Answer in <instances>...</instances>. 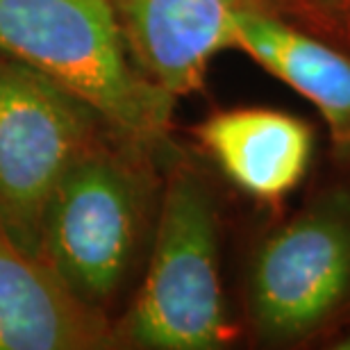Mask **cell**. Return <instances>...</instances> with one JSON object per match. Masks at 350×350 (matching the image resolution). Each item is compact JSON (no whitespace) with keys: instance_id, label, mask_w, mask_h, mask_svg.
<instances>
[{"instance_id":"cell-1","label":"cell","mask_w":350,"mask_h":350,"mask_svg":"<svg viewBox=\"0 0 350 350\" xmlns=\"http://www.w3.org/2000/svg\"><path fill=\"white\" fill-rule=\"evenodd\" d=\"M0 55L89 105L116 135L169 146L178 100L139 71L111 0H0Z\"/></svg>"},{"instance_id":"cell-2","label":"cell","mask_w":350,"mask_h":350,"mask_svg":"<svg viewBox=\"0 0 350 350\" xmlns=\"http://www.w3.org/2000/svg\"><path fill=\"white\" fill-rule=\"evenodd\" d=\"M114 334L146 350H219L237 337L221 278L219 200L182 157L159 193L144 282Z\"/></svg>"},{"instance_id":"cell-3","label":"cell","mask_w":350,"mask_h":350,"mask_svg":"<svg viewBox=\"0 0 350 350\" xmlns=\"http://www.w3.org/2000/svg\"><path fill=\"white\" fill-rule=\"evenodd\" d=\"M152 152L159 150L107 130L68 169L44 212L39 257L100 310L135 269L155 214Z\"/></svg>"},{"instance_id":"cell-4","label":"cell","mask_w":350,"mask_h":350,"mask_svg":"<svg viewBox=\"0 0 350 350\" xmlns=\"http://www.w3.org/2000/svg\"><path fill=\"white\" fill-rule=\"evenodd\" d=\"M339 169L250 257L246 314L269 346H330L350 325V169Z\"/></svg>"},{"instance_id":"cell-5","label":"cell","mask_w":350,"mask_h":350,"mask_svg":"<svg viewBox=\"0 0 350 350\" xmlns=\"http://www.w3.org/2000/svg\"><path fill=\"white\" fill-rule=\"evenodd\" d=\"M107 130L89 105L0 55V232L39 255L41 221L55 189Z\"/></svg>"},{"instance_id":"cell-6","label":"cell","mask_w":350,"mask_h":350,"mask_svg":"<svg viewBox=\"0 0 350 350\" xmlns=\"http://www.w3.org/2000/svg\"><path fill=\"white\" fill-rule=\"evenodd\" d=\"M255 3L262 0H111L139 71L175 100L205 87L212 59L234 48L237 14Z\"/></svg>"},{"instance_id":"cell-7","label":"cell","mask_w":350,"mask_h":350,"mask_svg":"<svg viewBox=\"0 0 350 350\" xmlns=\"http://www.w3.org/2000/svg\"><path fill=\"white\" fill-rule=\"evenodd\" d=\"M234 51L317 107L334 164L350 169V51L307 30L269 0L237 14Z\"/></svg>"},{"instance_id":"cell-8","label":"cell","mask_w":350,"mask_h":350,"mask_svg":"<svg viewBox=\"0 0 350 350\" xmlns=\"http://www.w3.org/2000/svg\"><path fill=\"white\" fill-rule=\"evenodd\" d=\"M114 341L105 310L0 232V350H94Z\"/></svg>"},{"instance_id":"cell-9","label":"cell","mask_w":350,"mask_h":350,"mask_svg":"<svg viewBox=\"0 0 350 350\" xmlns=\"http://www.w3.org/2000/svg\"><path fill=\"white\" fill-rule=\"evenodd\" d=\"M193 135L239 191L266 205H280L300 187L317 146L310 123L269 107L214 111Z\"/></svg>"},{"instance_id":"cell-10","label":"cell","mask_w":350,"mask_h":350,"mask_svg":"<svg viewBox=\"0 0 350 350\" xmlns=\"http://www.w3.org/2000/svg\"><path fill=\"white\" fill-rule=\"evenodd\" d=\"M307 30L350 51V0H273Z\"/></svg>"},{"instance_id":"cell-11","label":"cell","mask_w":350,"mask_h":350,"mask_svg":"<svg viewBox=\"0 0 350 350\" xmlns=\"http://www.w3.org/2000/svg\"><path fill=\"white\" fill-rule=\"evenodd\" d=\"M327 348H334V350H350V325H348L346 330L341 332L339 337L334 339Z\"/></svg>"}]
</instances>
